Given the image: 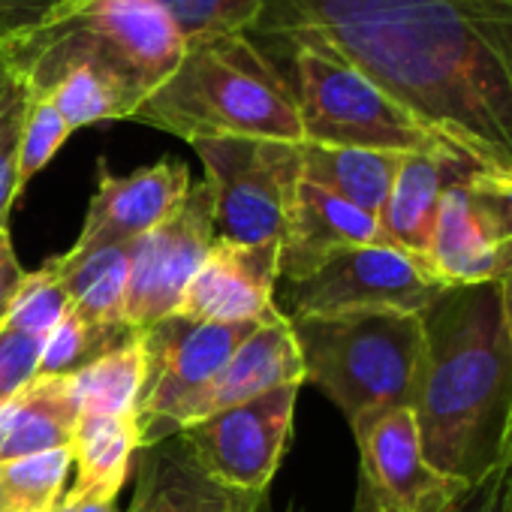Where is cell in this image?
Instances as JSON below:
<instances>
[{
    "mask_svg": "<svg viewBox=\"0 0 512 512\" xmlns=\"http://www.w3.org/2000/svg\"><path fill=\"white\" fill-rule=\"evenodd\" d=\"M302 178L341 196L344 202L362 208L371 217H380L392 181L404 154L389 151H365V148H335L299 142Z\"/></svg>",
    "mask_w": 512,
    "mask_h": 512,
    "instance_id": "cell-22",
    "label": "cell"
},
{
    "mask_svg": "<svg viewBox=\"0 0 512 512\" xmlns=\"http://www.w3.org/2000/svg\"><path fill=\"white\" fill-rule=\"evenodd\" d=\"M365 244H392L380 220L302 178L281 241L278 272L287 284H299L335 253Z\"/></svg>",
    "mask_w": 512,
    "mask_h": 512,
    "instance_id": "cell-16",
    "label": "cell"
},
{
    "mask_svg": "<svg viewBox=\"0 0 512 512\" xmlns=\"http://www.w3.org/2000/svg\"><path fill=\"white\" fill-rule=\"evenodd\" d=\"M247 37L287 79L299 106L305 142L389 154L464 157L401 103H395L383 88H377L365 73L317 40L269 31H247Z\"/></svg>",
    "mask_w": 512,
    "mask_h": 512,
    "instance_id": "cell-5",
    "label": "cell"
},
{
    "mask_svg": "<svg viewBox=\"0 0 512 512\" xmlns=\"http://www.w3.org/2000/svg\"><path fill=\"white\" fill-rule=\"evenodd\" d=\"M452 512H509V470H506V458H503V464L494 473H488L473 488H467V494L452 506Z\"/></svg>",
    "mask_w": 512,
    "mask_h": 512,
    "instance_id": "cell-32",
    "label": "cell"
},
{
    "mask_svg": "<svg viewBox=\"0 0 512 512\" xmlns=\"http://www.w3.org/2000/svg\"><path fill=\"white\" fill-rule=\"evenodd\" d=\"M263 503H266V491H232V488H226L208 512H260Z\"/></svg>",
    "mask_w": 512,
    "mask_h": 512,
    "instance_id": "cell-35",
    "label": "cell"
},
{
    "mask_svg": "<svg viewBox=\"0 0 512 512\" xmlns=\"http://www.w3.org/2000/svg\"><path fill=\"white\" fill-rule=\"evenodd\" d=\"M506 470H509V512H512V434L506 443Z\"/></svg>",
    "mask_w": 512,
    "mask_h": 512,
    "instance_id": "cell-38",
    "label": "cell"
},
{
    "mask_svg": "<svg viewBox=\"0 0 512 512\" xmlns=\"http://www.w3.org/2000/svg\"><path fill=\"white\" fill-rule=\"evenodd\" d=\"M70 127L61 112L49 100H28L25 97V121L19 136V190L43 172V166L61 151L70 139Z\"/></svg>",
    "mask_w": 512,
    "mask_h": 512,
    "instance_id": "cell-29",
    "label": "cell"
},
{
    "mask_svg": "<svg viewBox=\"0 0 512 512\" xmlns=\"http://www.w3.org/2000/svg\"><path fill=\"white\" fill-rule=\"evenodd\" d=\"M79 419L70 377L37 374L16 395L0 401V464L70 446Z\"/></svg>",
    "mask_w": 512,
    "mask_h": 512,
    "instance_id": "cell-18",
    "label": "cell"
},
{
    "mask_svg": "<svg viewBox=\"0 0 512 512\" xmlns=\"http://www.w3.org/2000/svg\"><path fill=\"white\" fill-rule=\"evenodd\" d=\"M464 157L446 154H404L392 181L389 199L380 211V229L404 253L428 266L440 193L449 178V166ZM431 269V266H428Z\"/></svg>",
    "mask_w": 512,
    "mask_h": 512,
    "instance_id": "cell-19",
    "label": "cell"
},
{
    "mask_svg": "<svg viewBox=\"0 0 512 512\" xmlns=\"http://www.w3.org/2000/svg\"><path fill=\"white\" fill-rule=\"evenodd\" d=\"M64 293L70 308L97 329H127L124 302L130 281V244H109L91 250H67L46 263Z\"/></svg>",
    "mask_w": 512,
    "mask_h": 512,
    "instance_id": "cell-20",
    "label": "cell"
},
{
    "mask_svg": "<svg viewBox=\"0 0 512 512\" xmlns=\"http://www.w3.org/2000/svg\"><path fill=\"white\" fill-rule=\"evenodd\" d=\"M70 446L79 473L61 503H115L142 449L136 416H82Z\"/></svg>",
    "mask_w": 512,
    "mask_h": 512,
    "instance_id": "cell-21",
    "label": "cell"
},
{
    "mask_svg": "<svg viewBox=\"0 0 512 512\" xmlns=\"http://www.w3.org/2000/svg\"><path fill=\"white\" fill-rule=\"evenodd\" d=\"M190 169L178 157H163L130 175H115L100 157L97 193L88 205L85 226L73 250L133 244L166 223L190 193Z\"/></svg>",
    "mask_w": 512,
    "mask_h": 512,
    "instance_id": "cell-14",
    "label": "cell"
},
{
    "mask_svg": "<svg viewBox=\"0 0 512 512\" xmlns=\"http://www.w3.org/2000/svg\"><path fill=\"white\" fill-rule=\"evenodd\" d=\"M0 512H7V497H4V485H0Z\"/></svg>",
    "mask_w": 512,
    "mask_h": 512,
    "instance_id": "cell-40",
    "label": "cell"
},
{
    "mask_svg": "<svg viewBox=\"0 0 512 512\" xmlns=\"http://www.w3.org/2000/svg\"><path fill=\"white\" fill-rule=\"evenodd\" d=\"M178 25L187 46L247 34L269 0H157Z\"/></svg>",
    "mask_w": 512,
    "mask_h": 512,
    "instance_id": "cell-27",
    "label": "cell"
},
{
    "mask_svg": "<svg viewBox=\"0 0 512 512\" xmlns=\"http://www.w3.org/2000/svg\"><path fill=\"white\" fill-rule=\"evenodd\" d=\"M130 335H136V332L133 329H97V326L85 323L70 308L64 314V320L55 326V332L46 338L37 374H43V377H70V374L82 371L85 365H91L106 350L124 344Z\"/></svg>",
    "mask_w": 512,
    "mask_h": 512,
    "instance_id": "cell-26",
    "label": "cell"
},
{
    "mask_svg": "<svg viewBox=\"0 0 512 512\" xmlns=\"http://www.w3.org/2000/svg\"><path fill=\"white\" fill-rule=\"evenodd\" d=\"M55 512H118L115 503H58Z\"/></svg>",
    "mask_w": 512,
    "mask_h": 512,
    "instance_id": "cell-37",
    "label": "cell"
},
{
    "mask_svg": "<svg viewBox=\"0 0 512 512\" xmlns=\"http://www.w3.org/2000/svg\"><path fill=\"white\" fill-rule=\"evenodd\" d=\"M43 344V338L0 326V401H7L37 377Z\"/></svg>",
    "mask_w": 512,
    "mask_h": 512,
    "instance_id": "cell-31",
    "label": "cell"
},
{
    "mask_svg": "<svg viewBox=\"0 0 512 512\" xmlns=\"http://www.w3.org/2000/svg\"><path fill=\"white\" fill-rule=\"evenodd\" d=\"M428 266L446 287L491 284L512 269V169L449 166Z\"/></svg>",
    "mask_w": 512,
    "mask_h": 512,
    "instance_id": "cell-8",
    "label": "cell"
},
{
    "mask_svg": "<svg viewBox=\"0 0 512 512\" xmlns=\"http://www.w3.org/2000/svg\"><path fill=\"white\" fill-rule=\"evenodd\" d=\"M10 88H13V82L7 79V73H4V70H0V103H4V100H7Z\"/></svg>",
    "mask_w": 512,
    "mask_h": 512,
    "instance_id": "cell-39",
    "label": "cell"
},
{
    "mask_svg": "<svg viewBox=\"0 0 512 512\" xmlns=\"http://www.w3.org/2000/svg\"><path fill=\"white\" fill-rule=\"evenodd\" d=\"M290 512H299V509H290Z\"/></svg>",
    "mask_w": 512,
    "mask_h": 512,
    "instance_id": "cell-41",
    "label": "cell"
},
{
    "mask_svg": "<svg viewBox=\"0 0 512 512\" xmlns=\"http://www.w3.org/2000/svg\"><path fill=\"white\" fill-rule=\"evenodd\" d=\"M55 0H0V34L16 31L40 19Z\"/></svg>",
    "mask_w": 512,
    "mask_h": 512,
    "instance_id": "cell-34",
    "label": "cell"
},
{
    "mask_svg": "<svg viewBox=\"0 0 512 512\" xmlns=\"http://www.w3.org/2000/svg\"><path fill=\"white\" fill-rule=\"evenodd\" d=\"M73 464V446L0 464L7 512H55Z\"/></svg>",
    "mask_w": 512,
    "mask_h": 512,
    "instance_id": "cell-25",
    "label": "cell"
},
{
    "mask_svg": "<svg viewBox=\"0 0 512 512\" xmlns=\"http://www.w3.org/2000/svg\"><path fill=\"white\" fill-rule=\"evenodd\" d=\"M67 311H70V302H67V293H64L58 275L49 266H43V269L25 275V281L16 290L0 326L46 341L55 332V326L64 320Z\"/></svg>",
    "mask_w": 512,
    "mask_h": 512,
    "instance_id": "cell-28",
    "label": "cell"
},
{
    "mask_svg": "<svg viewBox=\"0 0 512 512\" xmlns=\"http://www.w3.org/2000/svg\"><path fill=\"white\" fill-rule=\"evenodd\" d=\"M184 52L157 0H55L31 25L0 34V70L28 100H49L70 130L133 121Z\"/></svg>",
    "mask_w": 512,
    "mask_h": 512,
    "instance_id": "cell-2",
    "label": "cell"
},
{
    "mask_svg": "<svg viewBox=\"0 0 512 512\" xmlns=\"http://www.w3.org/2000/svg\"><path fill=\"white\" fill-rule=\"evenodd\" d=\"M278 263V244H235L217 238L181 299L178 317L196 323H260L272 317L278 311Z\"/></svg>",
    "mask_w": 512,
    "mask_h": 512,
    "instance_id": "cell-15",
    "label": "cell"
},
{
    "mask_svg": "<svg viewBox=\"0 0 512 512\" xmlns=\"http://www.w3.org/2000/svg\"><path fill=\"white\" fill-rule=\"evenodd\" d=\"M214 211L208 184L190 187L184 205L157 229L130 244V281L124 326L145 332L178 314L181 299L214 247Z\"/></svg>",
    "mask_w": 512,
    "mask_h": 512,
    "instance_id": "cell-13",
    "label": "cell"
},
{
    "mask_svg": "<svg viewBox=\"0 0 512 512\" xmlns=\"http://www.w3.org/2000/svg\"><path fill=\"white\" fill-rule=\"evenodd\" d=\"M25 121V94L13 85L7 100L0 103V223L16 202L19 190V136Z\"/></svg>",
    "mask_w": 512,
    "mask_h": 512,
    "instance_id": "cell-30",
    "label": "cell"
},
{
    "mask_svg": "<svg viewBox=\"0 0 512 512\" xmlns=\"http://www.w3.org/2000/svg\"><path fill=\"white\" fill-rule=\"evenodd\" d=\"M500 287V302H503V320H506V332H509V344H512V269L497 281Z\"/></svg>",
    "mask_w": 512,
    "mask_h": 512,
    "instance_id": "cell-36",
    "label": "cell"
},
{
    "mask_svg": "<svg viewBox=\"0 0 512 512\" xmlns=\"http://www.w3.org/2000/svg\"><path fill=\"white\" fill-rule=\"evenodd\" d=\"M148 449L127 512H208L226 491L199 470L178 437Z\"/></svg>",
    "mask_w": 512,
    "mask_h": 512,
    "instance_id": "cell-23",
    "label": "cell"
},
{
    "mask_svg": "<svg viewBox=\"0 0 512 512\" xmlns=\"http://www.w3.org/2000/svg\"><path fill=\"white\" fill-rule=\"evenodd\" d=\"M133 121L184 142H305L296 97L281 70L247 34L187 46L178 70L139 106Z\"/></svg>",
    "mask_w": 512,
    "mask_h": 512,
    "instance_id": "cell-4",
    "label": "cell"
},
{
    "mask_svg": "<svg viewBox=\"0 0 512 512\" xmlns=\"http://www.w3.org/2000/svg\"><path fill=\"white\" fill-rule=\"evenodd\" d=\"M359 446L353 512H452L467 485L440 473L422 449L410 407H386L350 422Z\"/></svg>",
    "mask_w": 512,
    "mask_h": 512,
    "instance_id": "cell-11",
    "label": "cell"
},
{
    "mask_svg": "<svg viewBox=\"0 0 512 512\" xmlns=\"http://www.w3.org/2000/svg\"><path fill=\"white\" fill-rule=\"evenodd\" d=\"M25 269L19 263V256L13 250V238H10V226L0 223V323H4V314L16 296V290L25 281Z\"/></svg>",
    "mask_w": 512,
    "mask_h": 512,
    "instance_id": "cell-33",
    "label": "cell"
},
{
    "mask_svg": "<svg viewBox=\"0 0 512 512\" xmlns=\"http://www.w3.org/2000/svg\"><path fill=\"white\" fill-rule=\"evenodd\" d=\"M260 323H196L172 314L142 332L145 380L136 404L142 449L175 437L187 425L235 347Z\"/></svg>",
    "mask_w": 512,
    "mask_h": 512,
    "instance_id": "cell-9",
    "label": "cell"
},
{
    "mask_svg": "<svg viewBox=\"0 0 512 512\" xmlns=\"http://www.w3.org/2000/svg\"><path fill=\"white\" fill-rule=\"evenodd\" d=\"M287 320L305 380L329 395L347 422L386 407L413 410L425 362L422 314L350 311Z\"/></svg>",
    "mask_w": 512,
    "mask_h": 512,
    "instance_id": "cell-6",
    "label": "cell"
},
{
    "mask_svg": "<svg viewBox=\"0 0 512 512\" xmlns=\"http://www.w3.org/2000/svg\"><path fill=\"white\" fill-rule=\"evenodd\" d=\"M250 31L317 40L473 163L512 169V0H269Z\"/></svg>",
    "mask_w": 512,
    "mask_h": 512,
    "instance_id": "cell-1",
    "label": "cell"
},
{
    "mask_svg": "<svg viewBox=\"0 0 512 512\" xmlns=\"http://www.w3.org/2000/svg\"><path fill=\"white\" fill-rule=\"evenodd\" d=\"M302 383H305V362L293 326L284 311H275L235 347L223 371L214 377V383L193 407L187 425L214 416L226 407L263 398L275 389L302 386Z\"/></svg>",
    "mask_w": 512,
    "mask_h": 512,
    "instance_id": "cell-17",
    "label": "cell"
},
{
    "mask_svg": "<svg viewBox=\"0 0 512 512\" xmlns=\"http://www.w3.org/2000/svg\"><path fill=\"white\" fill-rule=\"evenodd\" d=\"M296 401L299 386L275 389L205 416L175 437L217 485L232 491H269L293 434Z\"/></svg>",
    "mask_w": 512,
    "mask_h": 512,
    "instance_id": "cell-12",
    "label": "cell"
},
{
    "mask_svg": "<svg viewBox=\"0 0 512 512\" xmlns=\"http://www.w3.org/2000/svg\"><path fill=\"white\" fill-rule=\"evenodd\" d=\"M145 380L142 332L106 350L82 371L70 374V386L82 416H136Z\"/></svg>",
    "mask_w": 512,
    "mask_h": 512,
    "instance_id": "cell-24",
    "label": "cell"
},
{
    "mask_svg": "<svg viewBox=\"0 0 512 512\" xmlns=\"http://www.w3.org/2000/svg\"><path fill=\"white\" fill-rule=\"evenodd\" d=\"M211 193L214 235L235 244L284 241L302 157L293 142L199 139L193 142Z\"/></svg>",
    "mask_w": 512,
    "mask_h": 512,
    "instance_id": "cell-7",
    "label": "cell"
},
{
    "mask_svg": "<svg viewBox=\"0 0 512 512\" xmlns=\"http://www.w3.org/2000/svg\"><path fill=\"white\" fill-rule=\"evenodd\" d=\"M425 362L413 416L425 458L473 488L506 458L512 344L497 281L458 284L422 311Z\"/></svg>",
    "mask_w": 512,
    "mask_h": 512,
    "instance_id": "cell-3",
    "label": "cell"
},
{
    "mask_svg": "<svg viewBox=\"0 0 512 512\" xmlns=\"http://www.w3.org/2000/svg\"><path fill=\"white\" fill-rule=\"evenodd\" d=\"M443 281L395 244H365L335 253L314 275L287 284V317H326L350 311L422 314Z\"/></svg>",
    "mask_w": 512,
    "mask_h": 512,
    "instance_id": "cell-10",
    "label": "cell"
}]
</instances>
